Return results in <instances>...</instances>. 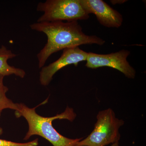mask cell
Segmentation results:
<instances>
[{
    "label": "cell",
    "mask_w": 146,
    "mask_h": 146,
    "mask_svg": "<svg viewBox=\"0 0 146 146\" xmlns=\"http://www.w3.org/2000/svg\"><path fill=\"white\" fill-rule=\"evenodd\" d=\"M30 27L33 30L44 33L48 37L45 46L37 54L40 68L44 67L52 54L61 50L82 45L102 46L105 43V40L98 36L84 33L78 21L40 22L32 24Z\"/></svg>",
    "instance_id": "6da1fadb"
},
{
    "label": "cell",
    "mask_w": 146,
    "mask_h": 146,
    "mask_svg": "<svg viewBox=\"0 0 146 146\" xmlns=\"http://www.w3.org/2000/svg\"><path fill=\"white\" fill-rule=\"evenodd\" d=\"M29 108L23 104H18L16 111L17 117H23L29 124V131L24 140H28L32 136L38 135L46 139L54 146H75L83 138L70 139L61 135L53 127V121L55 119H67L73 121L76 117L74 110L67 107L60 114L50 117L40 116L35 112V108Z\"/></svg>",
    "instance_id": "7a4b0ae2"
},
{
    "label": "cell",
    "mask_w": 146,
    "mask_h": 146,
    "mask_svg": "<svg viewBox=\"0 0 146 146\" xmlns=\"http://www.w3.org/2000/svg\"><path fill=\"white\" fill-rule=\"evenodd\" d=\"M97 119L90 135L79 141L75 146H105L119 142L121 137L119 129L124 121L116 118L111 108L100 111Z\"/></svg>",
    "instance_id": "3957f363"
},
{
    "label": "cell",
    "mask_w": 146,
    "mask_h": 146,
    "mask_svg": "<svg viewBox=\"0 0 146 146\" xmlns=\"http://www.w3.org/2000/svg\"><path fill=\"white\" fill-rule=\"evenodd\" d=\"M36 10L44 12L37 23L73 22L89 18V14L83 8L80 0H47L44 2H39Z\"/></svg>",
    "instance_id": "277c9868"
},
{
    "label": "cell",
    "mask_w": 146,
    "mask_h": 146,
    "mask_svg": "<svg viewBox=\"0 0 146 146\" xmlns=\"http://www.w3.org/2000/svg\"><path fill=\"white\" fill-rule=\"evenodd\" d=\"M130 54L129 51L125 50L108 54L89 52L85 66L93 69L110 67L121 72L128 78L133 79L136 76V70L127 59Z\"/></svg>",
    "instance_id": "5b68a950"
},
{
    "label": "cell",
    "mask_w": 146,
    "mask_h": 146,
    "mask_svg": "<svg viewBox=\"0 0 146 146\" xmlns=\"http://www.w3.org/2000/svg\"><path fill=\"white\" fill-rule=\"evenodd\" d=\"M88 53L79 47L63 50V53L58 59L42 68L39 76L40 83L43 86H47L52 80L53 76L60 69L70 65L77 67L80 62L86 61Z\"/></svg>",
    "instance_id": "8992f818"
},
{
    "label": "cell",
    "mask_w": 146,
    "mask_h": 146,
    "mask_svg": "<svg viewBox=\"0 0 146 146\" xmlns=\"http://www.w3.org/2000/svg\"><path fill=\"white\" fill-rule=\"evenodd\" d=\"M88 14L96 16L100 24L108 28H118L122 25L121 14L102 0H80Z\"/></svg>",
    "instance_id": "52a82bcc"
},
{
    "label": "cell",
    "mask_w": 146,
    "mask_h": 146,
    "mask_svg": "<svg viewBox=\"0 0 146 146\" xmlns=\"http://www.w3.org/2000/svg\"><path fill=\"white\" fill-rule=\"evenodd\" d=\"M16 56L4 46L0 47V75L4 77L14 74L24 78L26 73L23 70L10 66L7 63L8 59L15 57Z\"/></svg>",
    "instance_id": "ba28073f"
},
{
    "label": "cell",
    "mask_w": 146,
    "mask_h": 146,
    "mask_svg": "<svg viewBox=\"0 0 146 146\" xmlns=\"http://www.w3.org/2000/svg\"><path fill=\"white\" fill-rule=\"evenodd\" d=\"M4 77L3 76L0 75V115L4 109L9 108L16 111L18 110V104L14 103L6 96L8 88L5 86L3 83Z\"/></svg>",
    "instance_id": "9c48e42d"
},
{
    "label": "cell",
    "mask_w": 146,
    "mask_h": 146,
    "mask_svg": "<svg viewBox=\"0 0 146 146\" xmlns=\"http://www.w3.org/2000/svg\"><path fill=\"white\" fill-rule=\"evenodd\" d=\"M38 145V139L24 143H15L12 141L0 139V146H36Z\"/></svg>",
    "instance_id": "30bf717a"
},
{
    "label": "cell",
    "mask_w": 146,
    "mask_h": 146,
    "mask_svg": "<svg viewBox=\"0 0 146 146\" xmlns=\"http://www.w3.org/2000/svg\"><path fill=\"white\" fill-rule=\"evenodd\" d=\"M126 1H125V0H112V1H110V2L114 5L118 4H121Z\"/></svg>",
    "instance_id": "8fae6325"
},
{
    "label": "cell",
    "mask_w": 146,
    "mask_h": 146,
    "mask_svg": "<svg viewBox=\"0 0 146 146\" xmlns=\"http://www.w3.org/2000/svg\"><path fill=\"white\" fill-rule=\"evenodd\" d=\"M111 146H120V145H119V142H117V143L112 144Z\"/></svg>",
    "instance_id": "7c38bea8"
},
{
    "label": "cell",
    "mask_w": 146,
    "mask_h": 146,
    "mask_svg": "<svg viewBox=\"0 0 146 146\" xmlns=\"http://www.w3.org/2000/svg\"><path fill=\"white\" fill-rule=\"evenodd\" d=\"M3 133V131L2 129L0 127V135H1Z\"/></svg>",
    "instance_id": "4fadbf2b"
}]
</instances>
